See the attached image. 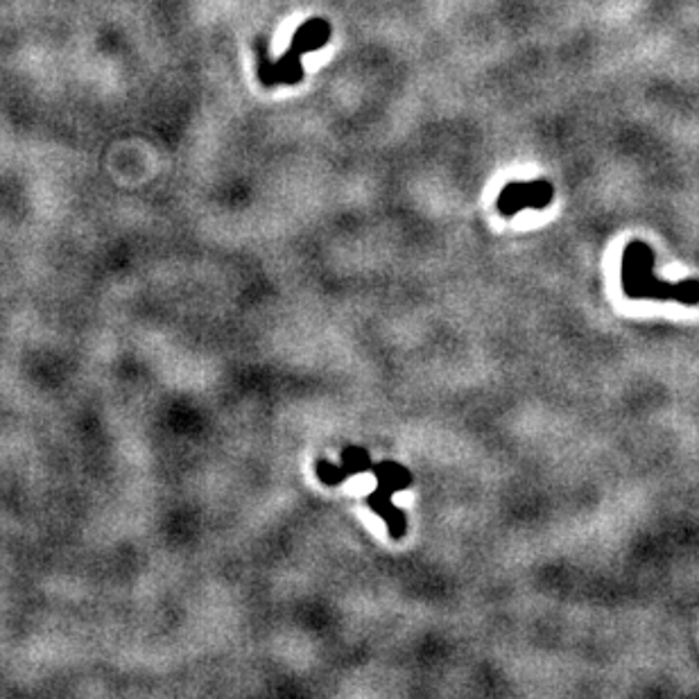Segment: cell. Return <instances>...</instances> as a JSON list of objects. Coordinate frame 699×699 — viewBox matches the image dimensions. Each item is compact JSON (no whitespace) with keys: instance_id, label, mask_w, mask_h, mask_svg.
I'll use <instances>...</instances> for the list:
<instances>
[{"instance_id":"1","label":"cell","mask_w":699,"mask_h":699,"mask_svg":"<svg viewBox=\"0 0 699 699\" xmlns=\"http://www.w3.org/2000/svg\"><path fill=\"white\" fill-rule=\"evenodd\" d=\"M654 252L641 240L627 244L623 256V287L625 295L634 299H675L679 304H699V281L666 283L652 274Z\"/></svg>"},{"instance_id":"2","label":"cell","mask_w":699,"mask_h":699,"mask_svg":"<svg viewBox=\"0 0 699 699\" xmlns=\"http://www.w3.org/2000/svg\"><path fill=\"white\" fill-rule=\"evenodd\" d=\"M555 197L550 182H512L499 195V211L505 218H514L523 209H546Z\"/></svg>"},{"instance_id":"3","label":"cell","mask_w":699,"mask_h":699,"mask_svg":"<svg viewBox=\"0 0 699 699\" xmlns=\"http://www.w3.org/2000/svg\"><path fill=\"white\" fill-rule=\"evenodd\" d=\"M259 75L263 79V85H267V87H274V85H297V81L304 77L302 55L291 48L278 62L263 59Z\"/></svg>"},{"instance_id":"4","label":"cell","mask_w":699,"mask_h":699,"mask_svg":"<svg viewBox=\"0 0 699 699\" xmlns=\"http://www.w3.org/2000/svg\"><path fill=\"white\" fill-rule=\"evenodd\" d=\"M394 496H390V493L381 491V489H374L372 493L367 496V505L372 507L387 525V532L390 537L394 542H401L405 537V529H407V521H405V512L401 507H396L392 503Z\"/></svg>"},{"instance_id":"5","label":"cell","mask_w":699,"mask_h":699,"mask_svg":"<svg viewBox=\"0 0 699 699\" xmlns=\"http://www.w3.org/2000/svg\"><path fill=\"white\" fill-rule=\"evenodd\" d=\"M331 39V25L324 19H313L308 23H304L295 36H293V51L304 55V53H313L317 48H321L326 41Z\"/></svg>"},{"instance_id":"6","label":"cell","mask_w":699,"mask_h":699,"mask_svg":"<svg viewBox=\"0 0 699 699\" xmlns=\"http://www.w3.org/2000/svg\"><path fill=\"white\" fill-rule=\"evenodd\" d=\"M372 471H374V476L379 480L376 489L390 493V496H396L398 491H405L409 484H413V473H409L403 465L392 462V460L379 462Z\"/></svg>"},{"instance_id":"7","label":"cell","mask_w":699,"mask_h":699,"mask_svg":"<svg viewBox=\"0 0 699 699\" xmlns=\"http://www.w3.org/2000/svg\"><path fill=\"white\" fill-rule=\"evenodd\" d=\"M342 467L347 469L349 476H358V473H367L372 471V458H369L367 450L362 446H347L340 456Z\"/></svg>"},{"instance_id":"8","label":"cell","mask_w":699,"mask_h":699,"mask_svg":"<svg viewBox=\"0 0 699 699\" xmlns=\"http://www.w3.org/2000/svg\"><path fill=\"white\" fill-rule=\"evenodd\" d=\"M315 471H317L319 482H324V484H328V487H338V484H342L347 478H351V476L347 473V469L342 467V462H340V465H334L331 460H317Z\"/></svg>"}]
</instances>
